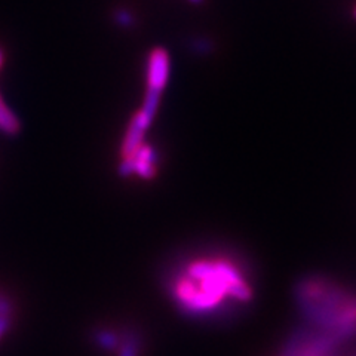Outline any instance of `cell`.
Returning a JSON list of instances; mask_svg holds the SVG:
<instances>
[{"mask_svg":"<svg viewBox=\"0 0 356 356\" xmlns=\"http://www.w3.org/2000/svg\"><path fill=\"white\" fill-rule=\"evenodd\" d=\"M172 295L189 314L205 315L221 307L225 299L249 301L253 292L234 264L224 260H197L174 281Z\"/></svg>","mask_w":356,"mask_h":356,"instance_id":"6da1fadb","label":"cell"},{"mask_svg":"<svg viewBox=\"0 0 356 356\" xmlns=\"http://www.w3.org/2000/svg\"><path fill=\"white\" fill-rule=\"evenodd\" d=\"M306 316L327 328L338 342L356 334V297L319 277H309L297 288Z\"/></svg>","mask_w":356,"mask_h":356,"instance_id":"7a4b0ae2","label":"cell"},{"mask_svg":"<svg viewBox=\"0 0 356 356\" xmlns=\"http://www.w3.org/2000/svg\"><path fill=\"white\" fill-rule=\"evenodd\" d=\"M153 120L147 118L143 111H138L128 126L125 140L122 144L124 158H134L138 149L143 146V138Z\"/></svg>","mask_w":356,"mask_h":356,"instance_id":"3957f363","label":"cell"},{"mask_svg":"<svg viewBox=\"0 0 356 356\" xmlns=\"http://www.w3.org/2000/svg\"><path fill=\"white\" fill-rule=\"evenodd\" d=\"M169 76V57L165 49H154L150 54L149 59V90H154L162 92L165 85L168 82Z\"/></svg>","mask_w":356,"mask_h":356,"instance_id":"277c9868","label":"cell"},{"mask_svg":"<svg viewBox=\"0 0 356 356\" xmlns=\"http://www.w3.org/2000/svg\"><path fill=\"white\" fill-rule=\"evenodd\" d=\"M0 129L6 134H16L20 131V122L14 113L8 109L6 104L3 102L2 97H0Z\"/></svg>","mask_w":356,"mask_h":356,"instance_id":"5b68a950","label":"cell"},{"mask_svg":"<svg viewBox=\"0 0 356 356\" xmlns=\"http://www.w3.org/2000/svg\"><path fill=\"white\" fill-rule=\"evenodd\" d=\"M161 94L159 91H154V90H147V95L144 98V104H143V109L141 111L147 118H150L152 120L154 119L156 111H158L159 107V101H161Z\"/></svg>","mask_w":356,"mask_h":356,"instance_id":"8992f818","label":"cell"},{"mask_svg":"<svg viewBox=\"0 0 356 356\" xmlns=\"http://www.w3.org/2000/svg\"><path fill=\"white\" fill-rule=\"evenodd\" d=\"M135 159V167H134V172H137L138 176L146 178V180H150L154 177L156 174V168L154 165L150 163V162H146V161H141V159Z\"/></svg>","mask_w":356,"mask_h":356,"instance_id":"52a82bcc","label":"cell"},{"mask_svg":"<svg viewBox=\"0 0 356 356\" xmlns=\"http://www.w3.org/2000/svg\"><path fill=\"white\" fill-rule=\"evenodd\" d=\"M10 312H11L10 306L6 305L3 299H0V337L3 336L8 324H10Z\"/></svg>","mask_w":356,"mask_h":356,"instance_id":"ba28073f","label":"cell"},{"mask_svg":"<svg viewBox=\"0 0 356 356\" xmlns=\"http://www.w3.org/2000/svg\"><path fill=\"white\" fill-rule=\"evenodd\" d=\"M193 49L197 52L199 55H206V54H211L214 48H213V43L210 40L199 39V40L193 42Z\"/></svg>","mask_w":356,"mask_h":356,"instance_id":"9c48e42d","label":"cell"},{"mask_svg":"<svg viewBox=\"0 0 356 356\" xmlns=\"http://www.w3.org/2000/svg\"><path fill=\"white\" fill-rule=\"evenodd\" d=\"M134 167H135V159L134 158H124L122 165L119 167L120 176H124V177L131 176V174L134 172Z\"/></svg>","mask_w":356,"mask_h":356,"instance_id":"30bf717a","label":"cell"},{"mask_svg":"<svg viewBox=\"0 0 356 356\" xmlns=\"http://www.w3.org/2000/svg\"><path fill=\"white\" fill-rule=\"evenodd\" d=\"M118 23H119L120 25H133L134 18H133V15L129 14V12H126V11H119V14H118Z\"/></svg>","mask_w":356,"mask_h":356,"instance_id":"8fae6325","label":"cell"},{"mask_svg":"<svg viewBox=\"0 0 356 356\" xmlns=\"http://www.w3.org/2000/svg\"><path fill=\"white\" fill-rule=\"evenodd\" d=\"M190 2H192V3H195V5H199V3H202V2H204V0H190Z\"/></svg>","mask_w":356,"mask_h":356,"instance_id":"7c38bea8","label":"cell"},{"mask_svg":"<svg viewBox=\"0 0 356 356\" xmlns=\"http://www.w3.org/2000/svg\"><path fill=\"white\" fill-rule=\"evenodd\" d=\"M2 63H3V54L2 51H0V67H2Z\"/></svg>","mask_w":356,"mask_h":356,"instance_id":"4fadbf2b","label":"cell"},{"mask_svg":"<svg viewBox=\"0 0 356 356\" xmlns=\"http://www.w3.org/2000/svg\"><path fill=\"white\" fill-rule=\"evenodd\" d=\"M353 18L356 20V8H355V10H353Z\"/></svg>","mask_w":356,"mask_h":356,"instance_id":"5bb4252c","label":"cell"}]
</instances>
